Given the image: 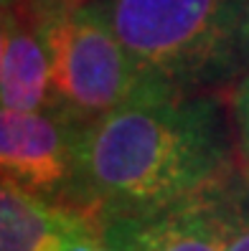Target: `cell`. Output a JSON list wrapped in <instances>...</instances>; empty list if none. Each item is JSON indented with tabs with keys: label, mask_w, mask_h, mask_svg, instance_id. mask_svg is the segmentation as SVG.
Wrapping results in <instances>:
<instances>
[{
	"label": "cell",
	"mask_w": 249,
	"mask_h": 251,
	"mask_svg": "<svg viewBox=\"0 0 249 251\" xmlns=\"http://www.w3.org/2000/svg\"><path fill=\"white\" fill-rule=\"evenodd\" d=\"M79 125L54 101L43 109H10L0 114L3 178L61 203L74 178V140Z\"/></svg>",
	"instance_id": "obj_4"
},
{
	"label": "cell",
	"mask_w": 249,
	"mask_h": 251,
	"mask_svg": "<svg viewBox=\"0 0 249 251\" xmlns=\"http://www.w3.org/2000/svg\"><path fill=\"white\" fill-rule=\"evenodd\" d=\"M58 224V203L3 178L0 251H43Z\"/></svg>",
	"instance_id": "obj_7"
},
{
	"label": "cell",
	"mask_w": 249,
	"mask_h": 251,
	"mask_svg": "<svg viewBox=\"0 0 249 251\" xmlns=\"http://www.w3.org/2000/svg\"><path fill=\"white\" fill-rule=\"evenodd\" d=\"M43 251H112L102 216L82 205L58 203V224Z\"/></svg>",
	"instance_id": "obj_8"
},
{
	"label": "cell",
	"mask_w": 249,
	"mask_h": 251,
	"mask_svg": "<svg viewBox=\"0 0 249 251\" xmlns=\"http://www.w3.org/2000/svg\"><path fill=\"white\" fill-rule=\"evenodd\" d=\"M231 122L237 132V157L244 178L249 180V74L231 94Z\"/></svg>",
	"instance_id": "obj_10"
},
{
	"label": "cell",
	"mask_w": 249,
	"mask_h": 251,
	"mask_svg": "<svg viewBox=\"0 0 249 251\" xmlns=\"http://www.w3.org/2000/svg\"><path fill=\"white\" fill-rule=\"evenodd\" d=\"M46 5L49 0H3V31H0L3 107L43 109L54 104Z\"/></svg>",
	"instance_id": "obj_6"
},
{
	"label": "cell",
	"mask_w": 249,
	"mask_h": 251,
	"mask_svg": "<svg viewBox=\"0 0 249 251\" xmlns=\"http://www.w3.org/2000/svg\"><path fill=\"white\" fill-rule=\"evenodd\" d=\"M46 43L54 101L77 125H86L140 94L168 86L130 56L92 3L66 5L49 0Z\"/></svg>",
	"instance_id": "obj_3"
},
{
	"label": "cell",
	"mask_w": 249,
	"mask_h": 251,
	"mask_svg": "<svg viewBox=\"0 0 249 251\" xmlns=\"http://www.w3.org/2000/svg\"><path fill=\"white\" fill-rule=\"evenodd\" d=\"M231 129L211 92L163 86L140 94L79 125L74 178L61 203L112 216L216 190L242 170Z\"/></svg>",
	"instance_id": "obj_1"
},
{
	"label": "cell",
	"mask_w": 249,
	"mask_h": 251,
	"mask_svg": "<svg viewBox=\"0 0 249 251\" xmlns=\"http://www.w3.org/2000/svg\"><path fill=\"white\" fill-rule=\"evenodd\" d=\"M221 188L160 208L102 216L107 244L112 251H224Z\"/></svg>",
	"instance_id": "obj_5"
},
{
	"label": "cell",
	"mask_w": 249,
	"mask_h": 251,
	"mask_svg": "<svg viewBox=\"0 0 249 251\" xmlns=\"http://www.w3.org/2000/svg\"><path fill=\"white\" fill-rule=\"evenodd\" d=\"M224 251H249V180L239 170L219 190Z\"/></svg>",
	"instance_id": "obj_9"
},
{
	"label": "cell",
	"mask_w": 249,
	"mask_h": 251,
	"mask_svg": "<svg viewBox=\"0 0 249 251\" xmlns=\"http://www.w3.org/2000/svg\"><path fill=\"white\" fill-rule=\"evenodd\" d=\"M66 5H89V3H97V0H61Z\"/></svg>",
	"instance_id": "obj_12"
},
{
	"label": "cell",
	"mask_w": 249,
	"mask_h": 251,
	"mask_svg": "<svg viewBox=\"0 0 249 251\" xmlns=\"http://www.w3.org/2000/svg\"><path fill=\"white\" fill-rule=\"evenodd\" d=\"M239 36H242V49L249 61V0H244V10H242V25H239Z\"/></svg>",
	"instance_id": "obj_11"
},
{
	"label": "cell",
	"mask_w": 249,
	"mask_h": 251,
	"mask_svg": "<svg viewBox=\"0 0 249 251\" xmlns=\"http://www.w3.org/2000/svg\"><path fill=\"white\" fill-rule=\"evenodd\" d=\"M130 56L178 92H206L247 64L244 0H97Z\"/></svg>",
	"instance_id": "obj_2"
}]
</instances>
